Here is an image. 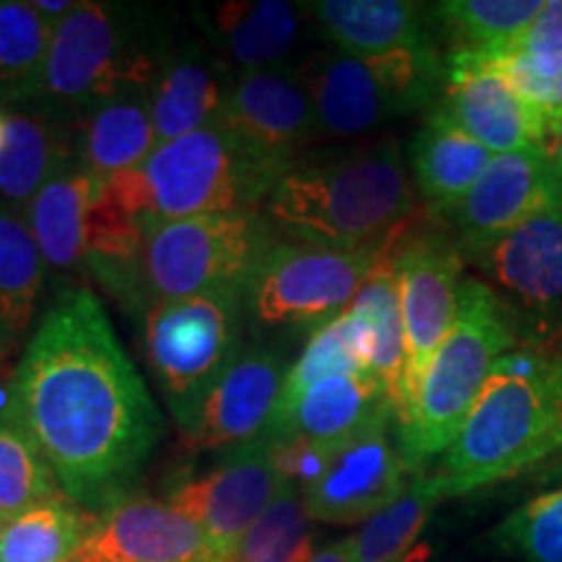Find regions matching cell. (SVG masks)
<instances>
[{
	"mask_svg": "<svg viewBox=\"0 0 562 562\" xmlns=\"http://www.w3.org/2000/svg\"><path fill=\"white\" fill-rule=\"evenodd\" d=\"M334 47L355 55L391 83L406 112L430 108L446 81V58L430 30L432 5L409 0H318L307 3Z\"/></svg>",
	"mask_w": 562,
	"mask_h": 562,
	"instance_id": "10",
	"label": "cell"
},
{
	"mask_svg": "<svg viewBox=\"0 0 562 562\" xmlns=\"http://www.w3.org/2000/svg\"><path fill=\"white\" fill-rule=\"evenodd\" d=\"M292 165L250 149L224 125L159 144L136 170L110 178L115 201L140 227L229 211H261Z\"/></svg>",
	"mask_w": 562,
	"mask_h": 562,
	"instance_id": "5",
	"label": "cell"
},
{
	"mask_svg": "<svg viewBox=\"0 0 562 562\" xmlns=\"http://www.w3.org/2000/svg\"><path fill=\"white\" fill-rule=\"evenodd\" d=\"M55 24L24 0L0 3V102L26 104L37 89Z\"/></svg>",
	"mask_w": 562,
	"mask_h": 562,
	"instance_id": "32",
	"label": "cell"
},
{
	"mask_svg": "<svg viewBox=\"0 0 562 562\" xmlns=\"http://www.w3.org/2000/svg\"><path fill=\"white\" fill-rule=\"evenodd\" d=\"M396 245L372 269L347 315L364 372H370L383 385L393 402V412L398 414L404 398L406 336L402 297H398V273L396 261H393Z\"/></svg>",
	"mask_w": 562,
	"mask_h": 562,
	"instance_id": "24",
	"label": "cell"
},
{
	"mask_svg": "<svg viewBox=\"0 0 562 562\" xmlns=\"http://www.w3.org/2000/svg\"><path fill=\"white\" fill-rule=\"evenodd\" d=\"M284 482L286 472L277 448L269 438H261L224 453L220 467L180 484L167 503L201 526L216 562H224L277 501Z\"/></svg>",
	"mask_w": 562,
	"mask_h": 562,
	"instance_id": "15",
	"label": "cell"
},
{
	"mask_svg": "<svg viewBox=\"0 0 562 562\" xmlns=\"http://www.w3.org/2000/svg\"><path fill=\"white\" fill-rule=\"evenodd\" d=\"M323 136H362L406 112L389 81L368 63L339 50H318L297 68Z\"/></svg>",
	"mask_w": 562,
	"mask_h": 562,
	"instance_id": "22",
	"label": "cell"
},
{
	"mask_svg": "<svg viewBox=\"0 0 562 562\" xmlns=\"http://www.w3.org/2000/svg\"><path fill=\"white\" fill-rule=\"evenodd\" d=\"M74 154L68 123L34 108L11 110L0 144V203L24 216L34 195Z\"/></svg>",
	"mask_w": 562,
	"mask_h": 562,
	"instance_id": "27",
	"label": "cell"
},
{
	"mask_svg": "<svg viewBox=\"0 0 562 562\" xmlns=\"http://www.w3.org/2000/svg\"><path fill=\"white\" fill-rule=\"evenodd\" d=\"M45 284L47 266L30 224L0 203V360L30 344Z\"/></svg>",
	"mask_w": 562,
	"mask_h": 562,
	"instance_id": "29",
	"label": "cell"
},
{
	"mask_svg": "<svg viewBox=\"0 0 562 562\" xmlns=\"http://www.w3.org/2000/svg\"><path fill=\"white\" fill-rule=\"evenodd\" d=\"M79 3H81V0H34L37 11L47 21H53V24H58V21L66 19L68 13L74 11Z\"/></svg>",
	"mask_w": 562,
	"mask_h": 562,
	"instance_id": "41",
	"label": "cell"
},
{
	"mask_svg": "<svg viewBox=\"0 0 562 562\" xmlns=\"http://www.w3.org/2000/svg\"><path fill=\"white\" fill-rule=\"evenodd\" d=\"M311 562H351L349 558V550H347V539H341V542H334L328 547H323L313 554Z\"/></svg>",
	"mask_w": 562,
	"mask_h": 562,
	"instance_id": "42",
	"label": "cell"
},
{
	"mask_svg": "<svg viewBox=\"0 0 562 562\" xmlns=\"http://www.w3.org/2000/svg\"><path fill=\"white\" fill-rule=\"evenodd\" d=\"M11 412L66 497L91 513L131 495L161 414L87 286H66L34 328L11 383Z\"/></svg>",
	"mask_w": 562,
	"mask_h": 562,
	"instance_id": "1",
	"label": "cell"
},
{
	"mask_svg": "<svg viewBox=\"0 0 562 562\" xmlns=\"http://www.w3.org/2000/svg\"><path fill=\"white\" fill-rule=\"evenodd\" d=\"M300 5L284 0H229L199 13L203 34L240 74L279 70L300 37Z\"/></svg>",
	"mask_w": 562,
	"mask_h": 562,
	"instance_id": "23",
	"label": "cell"
},
{
	"mask_svg": "<svg viewBox=\"0 0 562 562\" xmlns=\"http://www.w3.org/2000/svg\"><path fill=\"white\" fill-rule=\"evenodd\" d=\"M100 178L70 157L34 195L24 220L30 224L47 271L76 277L87 271V224L91 195Z\"/></svg>",
	"mask_w": 562,
	"mask_h": 562,
	"instance_id": "25",
	"label": "cell"
},
{
	"mask_svg": "<svg viewBox=\"0 0 562 562\" xmlns=\"http://www.w3.org/2000/svg\"><path fill=\"white\" fill-rule=\"evenodd\" d=\"M70 562H216L201 526L175 505L128 495L100 513Z\"/></svg>",
	"mask_w": 562,
	"mask_h": 562,
	"instance_id": "19",
	"label": "cell"
},
{
	"mask_svg": "<svg viewBox=\"0 0 562 562\" xmlns=\"http://www.w3.org/2000/svg\"><path fill=\"white\" fill-rule=\"evenodd\" d=\"M544 351L547 364V383H550V396L554 406V417H558V432H560V453H562V336L539 347ZM554 459V456H552Z\"/></svg>",
	"mask_w": 562,
	"mask_h": 562,
	"instance_id": "39",
	"label": "cell"
},
{
	"mask_svg": "<svg viewBox=\"0 0 562 562\" xmlns=\"http://www.w3.org/2000/svg\"><path fill=\"white\" fill-rule=\"evenodd\" d=\"M542 9L544 0H442L432 13L453 37V50L484 53L516 40Z\"/></svg>",
	"mask_w": 562,
	"mask_h": 562,
	"instance_id": "33",
	"label": "cell"
},
{
	"mask_svg": "<svg viewBox=\"0 0 562 562\" xmlns=\"http://www.w3.org/2000/svg\"><path fill=\"white\" fill-rule=\"evenodd\" d=\"M3 521H5V516H3V513H0V526H3Z\"/></svg>",
	"mask_w": 562,
	"mask_h": 562,
	"instance_id": "47",
	"label": "cell"
},
{
	"mask_svg": "<svg viewBox=\"0 0 562 562\" xmlns=\"http://www.w3.org/2000/svg\"><path fill=\"white\" fill-rule=\"evenodd\" d=\"M435 110L495 157L526 149L552 154L558 144L544 112L526 100L501 68L467 53H448L446 81Z\"/></svg>",
	"mask_w": 562,
	"mask_h": 562,
	"instance_id": "16",
	"label": "cell"
},
{
	"mask_svg": "<svg viewBox=\"0 0 562 562\" xmlns=\"http://www.w3.org/2000/svg\"><path fill=\"white\" fill-rule=\"evenodd\" d=\"M97 518L66 495L32 505L0 526V562H70Z\"/></svg>",
	"mask_w": 562,
	"mask_h": 562,
	"instance_id": "30",
	"label": "cell"
},
{
	"mask_svg": "<svg viewBox=\"0 0 562 562\" xmlns=\"http://www.w3.org/2000/svg\"><path fill=\"white\" fill-rule=\"evenodd\" d=\"M406 336L404 398L396 422L409 412L414 393L430 368L435 351L451 331L463 284L459 245L432 232L404 235L393 252Z\"/></svg>",
	"mask_w": 562,
	"mask_h": 562,
	"instance_id": "12",
	"label": "cell"
},
{
	"mask_svg": "<svg viewBox=\"0 0 562 562\" xmlns=\"http://www.w3.org/2000/svg\"><path fill=\"white\" fill-rule=\"evenodd\" d=\"M63 495L50 463L11 406L0 409V513L5 518Z\"/></svg>",
	"mask_w": 562,
	"mask_h": 562,
	"instance_id": "35",
	"label": "cell"
},
{
	"mask_svg": "<svg viewBox=\"0 0 562 562\" xmlns=\"http://www.w3.org/2000/svg\"><path fill=\"white\" fill-rule=\"evenodd\" d=\"M3 133H5V115L0 112V144H3Z\"/></svg>",
	"mask_w": 562,
	"mask_h": 562,
	"instance_id": "46",
	"label": "cell"
},
{
	"mask_svg": "<svg viewBox=\"0 0 562 562\" xmlns=\"http://www.w3.org/2000/svg\"><path fill=\"white\" fill-rule=\"evenodd\" d=\"M313 554L311 516L302 503V487L286 476L277 501L224 562H311Z\"/></svg>",
	"mask_w": 562,
	"mask_h": 562,
	"instance_id": "34",
	"label": "cell"
},
{
	"mask_svg": "<svg viewBox=\"0 0 562 562\" xmlns=\"http://www.w3.org/2000/svg\"><path fill=\"white\" fill-rule=\"evenodd\" d=\"M417 199L396 138L336 157H300L263 203L273 232L315 248L360 250L402 237Z\"/></svg>",
	"mask_w": 562,
	"mask_h": 562,
	"instance_id": "2",
	"label": "cell"
},
{
	"mask_svg": "<svg viewBox=\"0 0 562 562\" xmlns=\"http://www.w3.org/2000/svg\"><path fill=\"white\" fill-rule=\"evenodd\" d=\"M277 243L263 211L191 216L146 229L140 313L159 302L220 290H248L258 263Z\"/></svg>",
	"mask_w": 562,
	"mask_h": 562,
	"instance_id": "8",
	"label": "cell"
},
{
	"mask_svg": "<svg viewBox=\"0 0 562 562\" xmlns=\"http://www.w3.org/2000/svg\"><path fill=\"white\" fill-rule=\"evenodd\" d=\"M497 554L521 562H562V484L539 492L487 533Z\"/></svg>",
	"mask_w": 562,
	"mask_h": 562,
	"instance_id": "36",
	"label": "cell"
},
{
	"mask_svg": "<svg viewBox=\"0 0 562 562\" xmlns=\"http://www.w3.org/2000/svg\"><path fill=\"white\" fill-rule=\"evenodd\" d=\"M533 104L544 112V117L550 121L552 131L558 133V138H560V131H562V68H560V74L554 76V79L547 83V87L539 91L537 97H533Z\"/></svg>",
	"mask_w": 562,
	"mask_h": 562,
	"instance_id": "40",
	"label": "cell"
},
{
	"mask_svg": "<svg viewBox=\"0 0 562 562\" xmlns=\"http://www.w3.org/2000/svg\"><path fill=\"white\" fill-rule=\"evenodd\" d=\"M396 435V417H385L326 456L302 487L311 521L364 524L402 495L412 480Z\"/></svg>",
	"mask_w": 562,
	"mask_h": 562,
	"instance_id": "14",
	"label": "cell"
},
{
	"mask_svg": "<svg viewBox=\"0 0 562 562\" xmlns=\"http://www.w3.org/2000/svg\"><path fill=\"white\" fill-rule=\"evenodd\" d=\"M385 417H396L393 402L370 372L334 375L302 393L271 422L266 438L277 448L286 476L300 482L305 469H311V476L326 456Z\"/></svg>",
	"mask_w": 562,
	"mask_h": 562,
	"instance_id": "13",
	"label": "cell"
},
{
	"mask_svg": "<svg viewBox=\"0 0 562 562\" xmlns=\"http://www.w3.org/2000/svg\"><path fill=\"white\" fill-rule=\"evenodd\" d=\"M402 562H438V550L432 542H419Z\"/></svg>",
	"mask_w": 562,
	"mask_h": 562,
	"instance_id": "43",
	"label": "cell"
},
{
	"mask_svg": "<svg viewBox=\"0 0 562 562\" xmlns=\"http://www.w3.org/2000/svg\"><path fill=\"white\" fill-rule=\"evenodd\" d=\"M518 347L516 326L487 281L463 279L451 331L435 351L409 412L396 422L398 446L412 472L446 453L497 362Z\"/></svg>",
	"mask_w": 562,
	"mask_h": 562,
	"instance_id": "6",
	"label": "cell"
},
{
	"mask_svg": "<svg viewBox=\"0 0 562 562\" xmlns=\"http://www.w3.org/2000/svg\"><path fill=\"white\" fill-rule=\"evenodd\" d=\"M480 55L516 60H562V0H544L539 16L516 40Z\"/></svg>",
	"mask_w": 562,
	"mask_h": 562,
	"instance_id": "38",
	"label": "cell"
},
{
	"mask_svg": "<svg viewBox=\"0 0 562 562\" xmlns=\"http://www.w3.org/2000/svg\"><path fill=\"white\" fill-rule=\"evenodd\" d=\"M286 357L277 347L250 344L224 372L209 398L182 430L188 446L201 451H235L266 438L281 391H284Z\"/></svg>",
	"mask_w": 562,
	"mask_h": 562,
	"instance_id": "17",
	"label": "cell"
},
{
	"mask_svg": "<svg viewBox=\"0 0 562 562\" xmlns=\"http://www.w3.org/2000/svg\"><path fill=\"white\" fill-rule=\"evenodd\" d=\"M562 195V178L554 157L539 149L497 154L451 214L461 250H472L526 220Z\"/></svg>",
	"mask_w": 562,
	"mask_h": 562,
	"instance_id": "18",
	"label": "cell"
},
{
	"mask_svg": "<svg viewBox=\"0 0 562 562\" xmlns=\"http://www.w3.org/2000/svg\"><path fill=\"white\" fill-rule=\"evenodd\" d=\"M492 159L495 154H490L480 140L463 133L438 110L427 115L409 146L414 186L438 216L451 214L467 199Z\"/></svg>",
	"mask_w": 562,
	"mask_h": 562,
	"instance_id": "28",
	"label": "cell"
},
{
	"mask_svg": "<svg viewBox=\"0 0 562 562\" xmlns=\"http://www.w3.org/2000/svg\"><path fill=\"white\" fill-rule=\"evenodd\" d=\"M542 469H547L544 476H550V480H552V476H560L562 474V453H558L554 459L542 463Z\"/></svg>",
	"mask_w": 562,
	"mask_h": 562,
	"instance_id": "44",
	"label": "cell"
},
{
	"mask_svg": "<svg viewBox=\"0 0 562 562\" xmlns=\"http://www.w3.org/2000/svg\"><path fill=\"white\" fill-rule=\"evenodd\" d=\"M396 240L360 250L273 243L245 290V311L263 331H311L349 311Z\"/></svg>",
	"mask_w": 562,
	"mask_h": 562,
	"instance_id": "9",
	"label": "cell"
},
{
	"mask_svg": "<svg viewBox=\"0 0 562 562\" xmlns=\"http://www.w3.org/2000/svg\"><path fill=\"white\" fill-rule=\"evenodd\" d=\"M70 133L76 159L102 180L136 170L159 146L149 91H125L100 102L70 123Z\"/></svg>",
	"mask_w": 562,
	"mask_h": 562,
	"instance_id": "26",
	"label": "cell"
},
{
	"mask_svg": "<svg viewBox=\"0 0 562 562\" xmlns=\"http://www.w3.org/2000/svg\"><path fill=\"white\" fill-rule=\"evenodd\" d=\"M558 453L544 351L521 344L497 362L432 474L442 495L459 497L539 469Z\"/></svg>",
	"mask_w": 562,
	"mask_h": 562,
	"instance_id": "4",
	"label": "cell"
},
{
	"mask_svg": "<svg viewBox=\"0 0 562 562\" xmlns=\"http://www.w3.org/2000/svg\"><path fill=\"white\" fill-rule=\"evenodd\" d=\"M222 125L250 149L286 165H294L313 140L323 138L305 87L281 68L237 76Z\"/></svg>",
	"mask_w": 562,
	"mask_h": 562,
	"instance_id": "20",
	"label": "cell"
},
{
	"mask_svg": "<svg viewBox=\"0 0 562 562\" xmlns=\"http://www.w3.org/2000/svg\"><path fill=\"white\" fill-rule=\"evenodd\" d=\"M245 290L159 302L144 315V355L180 430L245 349Z\"/></svg>",
	"mask_w": 562,
	"mask_h": 562,
	"instance_id": "7",
	"label": "cell"
},
{
	"mask_svg": "<svg viewBox=\"0 0 562 562\" xmlns=\"http://www.w3.org/2000/svg\"><path fill=\"white\" fill-rule=\"evenodd\" d=\"M446 501L435 474L414 472L402 495L347 539L351 562H402L419 544L438 503Z\"/></svg>",
	"mask_w": 562,
	"mask_h": 562,
	"instance_id": "31",
	"label": "cell"
},
{
	"mask_svg": "<svg viewBox=\"0 0 562 562\" xmlns=\"http://www.w3.org/2000/svg\"><path fill=\"white\" fill-rule=\"evenodd\" d=\"M552 157H554V165H558V170H560V178H562V131H560V138H558V144H554V151H552Z\"/></svg>",
	"mask_w": 562,
	"mask_h": 562,
	"instance_id": "45",
	"label": "cell"
},
{
	"mask_svg": "<svg viewBox=\"0 0 562 562\" xmlns=\"http://www.w3.org/2000/svg\"><path fill=\"white\" fill-rule=\"evenodd\" d=\"M175 45L167 16L140 3H81L55 24L34 108L76 123L125 91H149Z\"/></svg>",
	"mask_w": 562,
	"mask_h": 562,
	"instance_id": "3",
	"label": "cell"
},
{
	"mask_svg": "<svg viewBox=\"0 0 562 562\" xmlns=\"http://www.w3.org/2000/svg\"><path fill=\"white\" fill-rule=\"evenodd\" d=\"M487 277L518 339L544 347L562 336V195L495 240L463 250Z\"/></svg>",
	"mask_w": 562,
	"mask_h": 562,
	"instance_id": "11",
	"label": "cell"
},
{
	"mask_svg": "<svg viewBox=\"0 0 562 562\" xmlns=\"http://www.w3.org/2000/svg\"><path fill=\"white\" fill-rule=\"evenodd\" d=\"M355 372H364V368L360 362V355H357L349 315L344 313L336 321L328 323V326H323L315 334H311L305 349H302L300 360L290 364L284 391H281L273 419L281 417V414L290 409L302 393L313 389L315 383L334 375H355Z\"/></svg>",
	"mask_w": 562,
	"mask_h": 562,
	"instance_id": "37",
	"label": "cell"
},
{
	"mask_svg": "<svg viewBox=\"0 0 562 562\" xmlns=\"http://www.w3.org/2000/svg\"><path fill=\"white\" fill-rule=\"evenodd\" d=\"M237 74L209 42L175 40L149 89V108L159 144L214 128L224 121Z\"/></svg>",
	"mask_w": 562,
	"mask_h": 562,
	"instance_id": "21",
	"label": "cell"
}]
</instances>
